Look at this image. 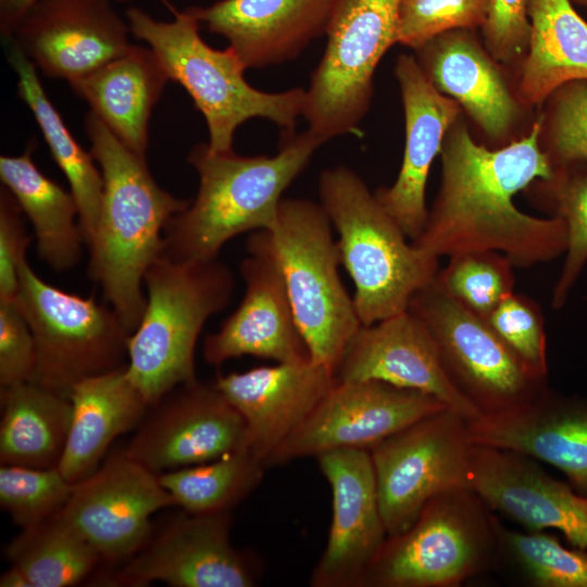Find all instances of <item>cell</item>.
Masks as SVG:
<instances>
[{
  "mask_svg": "<svg viewBox=\"0 0 587 587\" xmlns=\"http://www.w3.org/2000/svg\"><path fill=\"white\" fill-rule=\"evenodd\" d=\"M541 129L540 118L526 137L491 150L476 143L466 127L453 124L440 150L438 195L422 234L412 242L438 258L497 251L517 267L564 255V222L528 215L513 202L519 191L554 175L539 145Z\"/></svg>",
  "mask_w": 587,
  "mask_h": 587,
  "instance_id": "obj_1",
  "label": "cell"
},
{
  "mask_svg": "<svg viewBox=\"0 0 587 587\" xmlns=\"http://www.w3.org/2000/svg\"><path fill=\"white\" fill-rule=\"evenodd\" d=\"M103 179L96 229L88 242V275L133 333L146 305L143 276L162 254L163 233L190 202L161 188L142 158L92 112L84 121Z\"/></svg>",
  "mask_w": 587,
  "mask_h": 587,
  "instance_id": "obj_2",
  "label": "cell"
},
{
  "mask_svg": "<svg viewBox=\"0 0 587 587\" xmlns=\"http://www.w3.org/2000/svg\"><path fill=\"white\" fill-rule=\"evenodd\" d=\"M323 145L308 130L288 134L273 155L243 157L196 145L187 161L199 176L196 197L171 217L161 257L173 261L217 259L222 247L243 233L270 230L282 196Z\"/></svg>",
  "mask_w": 587,
  "mask_h": 587,
  "instance_id": "obj_3",
  "label": "cell"
},
{
  "mask_svg": "<svg viewBox=\"0 0 587 587\" xmlns=\"http://www.w3.org/2000/svg\"><path fill=\"white\" fill-rule=\"evenodd\" d=\"M132 35L152 50L170 80L182 85L205 120L211 150H233L239 126L265 118L286 135L295 133L302 115L305 89L266 92L245 78L247 70L236 52L214 49L200 36L193 8L175 10L171 21H160L130 7L125 12Z\"/></svg>",
  "mask_w": 587,
  "mask_h": 587,
  "instance_id": "obj_4",
  "label": "cell"
},
{
  "mask_svg": "<svg viewBox=\"0 0 587 587\" xmlns=\"http://www.w3.org/2000/svg\"><path fill=\"white\" fill-rule=\"evenodd\" d=\"M321 204L338 233L340 262L355 290L364 325L408 310L412 296L435 279L439 258L408 241L364 180L338 165L319 177Z\"/></svg>",
  "mask_w": 587,
  "mask_h": 587,
  "instance_id": "obj_5",
  "label": "cell"
},
{
  "mask_svg": "<svg viewBox=\"0 0 587 587\" xmlns=\"http://www.w3.org/2000/svg\"><path fill=\"white\" fill-rule=\"evenodd\" d=\"M146 305L128 339L126 371L149 407L197 379L195 350L207 321L234 292L230 268L218 259L159 257L143 276Z\"/></svg>",
  "mask_w": 587,
  "mask_h": 587,
  "instance_id": "obj_6",
  "label": "cell"
},
{
  "mask_svg": "<svg viewBox=\"0 0 587 587\" xmlns=\"http://www.w3.org/2000/svg\"><path fill=\"white\" fill-rule=\"evenodd\" d=\"M499 521L470 488L428 500L403 532L389 535L360 587H454L500 564Z\"/></svg>",
  "mask_w": 587,
  "mask_h": 587,
  "instance_id": "obj_7",
  "label": "cell"
},
{
  "mask_svg": "<svg viewBox=\"0 0 587 587\" xmlns=\"http://www.w3.org/2000/svg\"><path fill=\"white\" fill-rule=\"evenodd\" d=\"M267 232L311 360L336 376L345 348L362 323L338 273L340 253L332 222L321 203L283 199Z\"/></svg>",
  "mask_w": 587,
  "mask_h": 587,
  "instance_id": "obj_8",
  "label": "cell"
},
{
  "mask_svg": "<svg viewBox=\"0 0 587 587\" xmlns=\"http://www.w3.org/2000/svg\"><path fill=\"white\" fill-rule=\"evenodd\" d=\"M14 302L34 336L37 363L32 382L70 398L78 382L127 362V329L117 313L93 297H80L40 278L27 260Z\"/></svg>",
  "mask_w": 587,
  "mask_h": 587,
  "instance_id": "obj_9",
  "label": "cell"
},
{
  "mask_svg": "<svg viewBox=\"0 0 587 587\" xmlns=\"http://www.w3.org/2000/svg\"><path fill=\"white\" fill-rule=\"evenodd\" d=\"M400 2L337 1L302 110L307 130L322 143L358 130L371 104L375 68L397 42Z\"/></svg>",
  "mask_w": 587,
  "mask_h": 587,
  "instance_id": "obj_10",
  "label": "cell"
},
{
  "mask_svg": "<svg viewBox=\"0 0 587 587\" xmlns=\"http://www.w3.org/2000/svg\"><path fill=\"white\" fill-rule=\"evenodd\" d=\"M408 310L427 328L449 377L480 415L514 410L548 389V378L535 375L437 276L412 296Z\"/></svg>",
  "mask_w": 587,
  "mask_h": 587,
  "instance_id": "obj_11",
  "label": "cell"
},
{
  "mask_svg": "<svg viewBox=\"0 0 587 587\" xmlns=\"http://www.w3.org/2000/svg\"><path fill=\"white\" fill-rule=\"evenodd\" d=\"M473 448L467 420L448 408L369 450L387 536L405 530L433 497L471 489Z\"/></svg>",
  "mask_w": 587,
  "mask_h": 587,
  "instance_id": "obj_12",
  "label": "cell"
},
{
  "mask_svg": "<svg viewBox=\"0 0 587 587\" xmlns=\"http://www.w3.org/2000/svg\"><path fill=\"white\" fill-rule=\"evenodd\" d=\"M448 409L435 397L379 380H337L282 444L268 467L335 449L370 450L412 423Z\"/></svg>",
  "mask_w": 587,
  "mask_h": 587,
  "instance_id": "obj_13",
  "label": "cell"
},
{
  "mask_svg": "<svg viewBox=\"0 0 587 587\" xmlns=\"http://www.w3.org/2000/svg\"><path fill=\"white\" fill-rule=\"evenodd\" d=\"M174 504L158 474L118 452L75 484L55 515L101 560L117 562L132 558L149 540L151 515Z\"/></svg>",
  "mask_w": 587,
  "mask_h": 587,
  "instance_id": "obj_14",
  "label": "cell"
},
{
  "mask_svg": "<svg viewBox=\"0 0 587 587\" xmlns=\"http://www.w3.org/2000/svg\"><path fill=\"white\" fill-rule=\"evenodd\" d=\"M151 408L121 452L155 474L245 448V421L214 383L180 385Z\"/></svg>",
  "mask_w": 587,
  "mask_h": 587,
  "instance_id": "obj_15",
  "label": "cell"
},
{
  "mask_svg": "<svg viewBox=\"0 0 587 587\" xmlns=\"http://www.w3.org/2000/svg\"><path fill=\"white\" fill-rule=\"evenodd\" d=\"M229 511L188 513L172 521L128 559L110 580L115 586L252 587L258 563L230 541Z\"/></svg>",
  "mask_w": 587,
  "mask_h": 587,
  "instance_id": "obj_16",
  "label": "cell"
},
{
  "mask_svg": "<svg viewBox=\"0 0 587 587\" xmlns=\"http://www.w3.org/2000/svg\"><path fill=\"white\" fill-rule=\"evenodd\" d=\"M246 250L248 255L239 266L243 298L220 329L204 338V360L214 366L242 355L276 363L311 360L268 232L251 233Z\"/></svg>",
  "mask_w": 587,
  "mask_h": 587,
  "instance_id": "obj_17",
  "label": "cell"
},
{
  "mask_svg": "<svg viewBox=\"0 0 587 587\" xmlns=\"http://www.w3.org/2000/svg\"><path fill=\"white\" fill-rule=\"evenodd\" d=\"M114 0H38L10 37L45 76L72 83L126 53L130 28ZM3 39V40H5Z\"/></svg>",
  "mask_w": 587,
  "mask_h": 587,
  "instance_id": "obj_18",
  "label": "cell"
},
{
  "mask_svg": "<svg viewBox=\"0 0 587 587\" xmlns=\"http://www.w3.org/2000/svg\"><path fill=\"white\" fill-rule=\"evenodd\" d=\"M332 489V522L312 587H360L387 537L372 458L365 449H335L315 457Z\"/></svg>",
  "mask_w": 587,
  "mask_h": 587,
  "instance_id": "obj_19",
  "label": "cell"
},
{
  "mask_svg": "<svg viewBox=\"0 0 587 587\" xmlns=\"http://www.w3.org/2000/svg\"><path fill=\"white\" fill-rule=\"evenodd\" d=\"M337 380H379L435 397L465 420L480 416L449 377L424 324L409 310L361 326L336 372Z\"/></svg>",
  "mask_w": 587,
  "mask_h": 587,
  "instance_id": "obj_20",
  "label": "cell"
},
{
  "mask_svg": "<svg viewBox=\"0 0 587 587\" xmlns=\"http://www.w3.org/2000/svg\"><path fill=\"white\" fill-rule=\"evenodd\" d=\"M471 489L495 512L529 532L559 530L587 550V496L526 455L474 445Z\"/></svg>",
  "mask_w": 587,
  "mask_h": 587,
  "instance_id": "obj_21",
  "label": "cell"
},
{
  "mask_svg": "<svg viewBox=\"0 0 587 587\" xmlns=\"http://www.w3.org/2000/svg\"><path fill=\"white\" fill-rule=\"evenodd\" d=\"M335 382L333 372L308 360L230 372L214 384L245 421V449L266 469Z\"/></svg>",
  "mask_w": 587,
  "mask_h": 587,
  "instance_id": "obj_22",
  "label": "cell"
},
{
  "mask_svg": "<svg viewBox=\"0 0 587 587\" xmlns=\"http://www.w3.org/2000/svg\"><path fill=\"white\" fill-rule=\"evenodd\" d=\"M395 74L404 111L403 159L395 183L374 193L408 238L414 241L428 217L425 192L429 168L457 120L459 105L433 85L410 55L401 54L397 59Z\"/></svg>",
  "mask_w": 587,
  "mask_h": 587,
  "instance_id": "obj_23",
  "label": "cell"
},
{
  "mask_svg": "<svg viewBox=\"0 0 587 587\" xmlns=\"http://www.w3.org/2000/svg\"><path fill=\"white\" fill-rule=\"evenodd\" d=\"M467 427L474 445L548 463L587 496V400L548 388L514 410L469 421Z\"/></svg>",
  "mask_w": 587,
  "mask_h": 587,
  "instance_id": "obj_24",
  "label": "cell"
},
{
  "mask_svg": "<svg viewBox=\"0 0 587 587\" xmlns=\"http://www.w3.org/2000/svg\"><path fill=\"white\" fill-rule=\"evenodd\" d=\"M338 0H220L192 7L201 24L223 36L246 68L298 57L326 33Z\"/></svg>",
  "mask_w": 587,
  "mask_h": 587,
  "instance_id": "obj_25",
  "label": "cell"
},
{
  "mask_svg": "<svg viewBox=\"0 0 587 587\" xmlns=\"http://www.w3.org/2000/svg\"><path fill=\"white\" fill-rule=\"evenodd\" d=\"M126 364L72 387V422L58 465L72 484L93 474L113 440L138 424L149 408L129 379Z\"/></svg>",
  "mask_w": 587,
  "mask_h": 587,
  "instance_id": "obj_26",
  "label": "cell"
},
{
  "mask_svg": "<svg viewBox=\"0 0 587 587\" xmlns=\"http://www.w3.org/2000/svg\"><path fill=\"white\" fill-rule=\"evenodd\" d=\"M168 80L152 50L133 45L70 86L127 148L146 158L149 120Z\"/></svg>",
  "mask_w": 587,
  "mask_h": 587,
  "instance_id": "obj_27",
  "label": "cell"
},
{
  "mask_svg": "<svg viewBox=\"0 0 587 587\" xmlns=\"http://www.w3.org/2000/svg\"><path fill=\"white\" fill-rule=\"evenodd\" d=\"M465 30L447 32L417 49L419 64L440 92L498 138L514 122L517 105L497 68Z\"/></svg>",
  "mask_w": 587,
  "mask_h": 587,
  "instance_id": "obj_28",
  "label": "cell"
},
{
  "mask_svg": "<svg viewBox=\"0 0 587 587\" xmlns=\"http://www.w3.org/2000/svg\"><path fill=\"white\" fill-rule=\"evenodd\" d=\"M34 150L30 140L20 155H1L0 179L33 226L39 259L65 272L79 263L85 243L78 205L71 191L36 166Z\"/></svg>",
  "mask_w": 587,
  "mask_h": 587,
  "instance_id": "obj_29",
  "label": "cell"
},
{
  "mask_svg": "<svg viewBox=\"0 0 587 587\" xmlns=\"http://www.w3.org/2000/svg\"><path fill=\"white\" fill-rule=\"evenodd\" d=\"M1 464L58 467L72 422L71 399L35 382L1 388Z\"/></svg>",
  "mask_w": 587,
  "mask_h": 587,
  "instance_id": "obj_30",
  "label": "cell"
},
{
  "mask_svg": "<svg viewBox=\"0 0 587 587\" xmlns=\"http://www.w3.org/2000/svg\"><path fill=\"white\" fill-rule=\"evenodd\" d=\"M529 52L520 96L538 104L563 85L587 80V23L572 0H528Z\"/></svg>",
  "mask_w": 587,
  "mask_h": 587,
  "instance_id": "obj_31",
  "label": "cell"
},
{
  "mask_svg": "<svg viewBox=\"0 0 587 587\" xmlns=\"http://www.w3.org/2000/svg\"><path fill=\"white\" fill-rule=\"evenodd\" d=\"M9 64L17 76V93L28 107L50 150L66 177L79 210V225L85 245L91 239L99 217L103 179L90 152L71 134L61 114L47 96L38 70L9 39L3 40Z\"/></svg>",
  "mask_w": 587,
  "mask_h": 587,
  "instance_id": "obj_32",
  "label": "cell"
},
{
  "mask_svg": "<svg viewBox=\"0 0 587 587\" xmlns=\"http://www.w3.org/2000/svg\"><path fill=\"white\" fill-rule=\"evenodd\" d=\"M7 558L30 587H68L85 579L101 561L98 552L55 514L23 528Z\"/></svg>",
  "mask_w": 587,
  "mask_h": 587,
  "instance_id": "obj_33",
  "label": "cell"
},
{
  "mask_svg": "<svg viewBox=\"0 0 587 587\" xmlns=\"http://www.w3.org/2000/svg\"><path fill=\"white\" fill-rule=\"evenodd\" d=\"M265 466L245 448L216 460L158 474L175 504L188 513L229 511L260 484Z\"/></svg>",
  "mask_w": 587,
  "mask_h": 587,
  "instance_id": "obj_34",
  "label": "cell"
},
{
  "mask_svg": "<svg viewBox=\"0 0 587 587\" xmlns=\"http://www.w3.org/2000/svg\"><path fill=\"white\" fill-rule=\"evenodd\" d=\"M500 564L534 587H587V550L566 548L548 530L498 526Z\"/></svg>",
  "mask_w": 587,
  "mask_h": 587,
  "instance_id": "obj_35",
  "label": "cell"
},
{
  "mask_svg": "<svg viewBox=\"0 0 587 587\" xmlns=\"http://www.w3.org/2000/svg\"><path fill=\"white\" fill-rule=\"evenodd\" d=\"M544 182V180H540ZM547 184L552 215L567 230L564 261L551 297L553 309H561L587 264V162L554 168Z\"/></svg>",
  "mask_w": 587,
  "mask_h": 587,
  "instance_id": "obj_36",
  "label": "cell"
},
{
  "mask_svg": "<svg viewBox=\"0 0 587 587\" xmlns=\"http://www.w3.org/2000/svg\"><path fill=\"white\" fill-rule=\"evenodd\" d=\"M514 264L497 251H471L449 257L437 280L469 310L486 320L492 310L514 292Z\"/></svg>",
  "mask_w": 587,
  "mask_h": 587,
  "instance_id": "obj_37",
  "label": "cell"
},
{
  "mask_svg": "<svg viewBox=\"0 0 587 587\" xmlns=\"http://www.w3.org/2000/svg\"><path fill=\"white\" fill-rule=\"evenodd\" d=\"M75 484L58 467L36 469L2 464L0 504L23 528L35 526L58 513L70 499Z\"/></svg>",
  "mask_w": 587,
  "mask_h": 587,
  "instance_id": "obj_38",
  "label": "cell"
},
{
  "mask_svg": "<svg viewBox=\"0 0 587 587\" xmlns=\"http://www.w3.org/2000/svg\"><path fill=\"white\" fill-rule=\"evenodd\" d=\"M488 0H401L397 42L420 49L455 29L483 26Z\"/></svg>",
  "mask_w": 587,
  "mask_h": 587,
  "instance_id": "obj_39",
  "label": "cell"
},
{
  "mask_svg": "<svg viewBox=\"0 0 587 587\" xmlns=\"http://www.w3.org/2000/svg\"><path fill=\"white\" fill-rule=\"evenodd\" d=\"M486 321L535 375L548 378L545 322L534 300L512 292L492 310Z\"/></svg>",
  "mask_w": 587,
  "mask_h": 587,
  "instance_id": "obj_40",
  "label": "cell"
},
{
  "mask_svg": "<svg viewBox=\"0 0 587 587\" xmlns=\"http://www.w3.org/2000/svg\"><path fill=\"white\" fill-rule=\"evenodd\" d=\"M557 91L548 152L553 168L587 162V80L570 82Z\"/></svg>",
  "mask_w": 587,
  "mask_h": 587,
  "instance_id": "obj_41",
  "label": "cell"
},
{
  "mask_svg": "<svg viewBox=\"0 0 587 587\" xmlns=\"http://www.w3.org/2000/svg\"><path fill=\"white\" fill-rule=\"evenodd\" d=\"M37 363L32 330L14 300L0 301L1 388L32 380Z\"/></svg>",
  "mask_w": 587,
  "mask_h": 587,
  "instance_id": "obj_42",
  "label": "cell"
},
{
  "mask_svg": "<svg viewBox=\"0 0 587 587\" xmlns=\"http://www.w3.org/2000/svg\"><path fill=\"white\" fill-rule=\"evenodd\" d=\"M22 209L13 195L0 189V301L14 300L18 274L32 242Z\"/></svg>",
  "mask_w": 587,
  "mask_h": 587,
  "instance_id": "obj_43",
  "label": "cell"
},
{
  "mask_svg": "<svg viewBox=\"0 0 587 587\" xmlns=\"http://www.w3.org/2000/svg\"><path fill=\"white\" fill-rule=\"evenodd\" d=\"M528 0H488L483 30L491 54L509 61L528 47Z\"/></svg>",
  "mask_w": 587,
  "mask_h": 587,
  "instance_id": "obj_44",
  "label": "cell"
},
{
  "mask_svg": "<svg viewBox=\"0 0 587 587\" xmlns=\"http://www.w3.org/2000/svg\"><path fill=\"white\" fill-rule=\"evenodd\" d=\"M38 0H0V33L2 39L11 36L18 21L27 10ZM115 2H129L134 0H114Z\"/></svg>",
  "mask_w": 587,
  "mask_h": 587,
  "instance_id": "obj_45",
  "label": "cell"
},
{
  "mask_svg": "<svg viewBox=\"0 0 587 587\" xmlns=\"http://www.w3.org/2000/svg\"><path fill=\"white\" fill-rule=\"evenodd\" d=\"M1 587H30L26 577L14 566H10L0 577Z\"/></svg>",
  "mask_w": 587,
  "mask_h": 587,
  "instance_id": "obj_46",
  "label": "cell"
},
{
  "mask_svg": "<svg viewBox=\"0 0 587 587\" xmlns=\"http://www.w3.org/2000/svg\"><path fill=\"white\" fill-rule=\"evenodd\" d=\"M162 4H164L172 13L175 11V8L171 5L168 0H159Z\"/></svg>",
  "mask_w": 587,
  "mask_h": 587,
  "instance_id": "obj_47",
  "label": "cell"
},
{
  "mask_svg": "<svg viewBox=\"0 0 587 587\" xmlns=\"http://www.w3.org/2000/svg\"><path fill=\"white\" fill-rule=\"evenodd\" d=\"M572 1H575V2H577V3H579V4H583V5H584V3H585V0H572Z\"/></svg>",
  "mask_w": 587,
  "mask_h": 587,
  "instance_id": "obj_48",
  "label": "cell"
},
{
  "mask_svg": "<svg viewBox=\"0 0 587 587\" xmlns=\"http://www.w3.org/2000/svg\"><path fill=\"white\" fill-rule=\"evenodd\" d=\"M584 5H587V0H585V3H584Z\"/></svg>",
  "mask_w": 587,
  "mask_h": 587,
  "instance_id": "obj_49",
  "label": "cell"
}]
</instances>
